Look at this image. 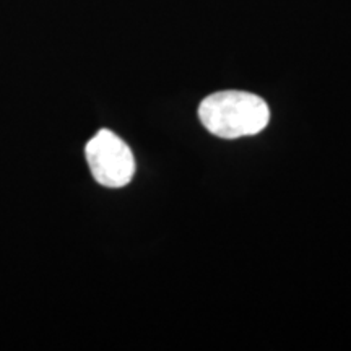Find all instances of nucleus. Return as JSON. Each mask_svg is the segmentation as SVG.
Listing matches in <instances>:
<instances>
[{
  "mask_svg": "<svg viewBox=\"0 0 351 351\" xmlns=\"http://www.w3.org/2000/svg\"><path fill=\"white\" fill-rule=\"evenodd\" d=\"M199 117L205 129L219 138L256 135L270 121L267 103L245 91H221L202 101Z\"/></svg>",
  "mask_w": 351,
  "mask_h": 351,
  "instance_id": "1",
  "label": "nucleus"
},
{
  "mask_svg": "<svg viewBox=\"0 0 351 351\" xmlns=\"http://www.w3.org/2000/svg\"><path fill=\"white\" fill-rule=\"evenodd\" d=\"M91 174L104 187H124L135 173V160L124 140L108 129L99 130L86 145Z\"/></svg>",
  "mask_w": 351,
  "mask_h": 351,
  "instance_id": "2",
  "label": "nucleus"
}]
</instances>
